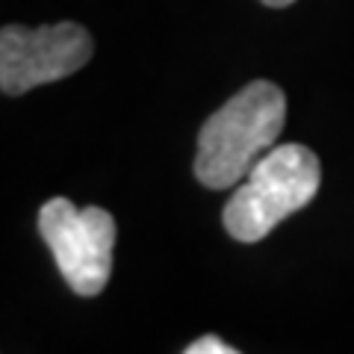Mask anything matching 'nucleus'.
<instances>
[{"instance_id":"obj_6","label":"nucleus","mask_w":354,"mask_h":354,"mask_svg":"<svg viewBox=\"0 0 354 354\" xmlns=\"http://www.w3.org/2000/svg\"><path fill=\"white\" fill-rule=\"evenodd\" d=\"M263 6H272V9H283V6H292L295 0H260Z\"/></svg>"},{"instance_id":"obj_5","label":"nucleus","mask_w":354,"mask_h":354,"mask_svg":"<svg viewBox=\"0 0 354 354\" xmlns=\"http://www.w3.org/2000/svg\"><path fill=\"white\" fill-rule=\"evenodd\" d=\"M183 354H239V351L230 348L225 339L207 334V337H198L195 342H189V348H186Z\"/></svg>"},{"instance_id":"obj_2","label":"nucleus","mask_w":354,"mask_h":354,"mask_svg":"<svg viewBox=\"0 0 354 354\" xmlns=\"http://www.w3.org/2000/svg\"><path fill=\"white\" fill-rule=\"evenodd\" d=\"M322 186V165L307 145H281L254 162L221 221L236 242H260L286 216L304 209Z\"/></svg>"},{"instance_id":"obj_4","label":"nucleus","mask_w":354,"mask_h":354,"mask_svg":"<svg viewBox=\"0 0 354 354\" xmlns=\"http://www.w3.org/2000/svg\"><path fill=\"white\" fill-rule=\"evenodd\" d=\"M92 36L74 21L50 27L9 24L0 32V88L18 97L44 83H57L92 59Z\"/></svg>"},{"instance_id":"obj_3","label":"nucleus","mask_w":354,"mask_h":354,"mask_svg":"<svg viewBox=\"0 0 354 354\" xmlns=\"http://www.w3.org/2000/svg\"><path fill=\"white\" fill-rule=\"evenodd\" d=\"M39 234L77 295L92 298L109 283L115 248L113 213L101 207L80 209L68 198H50L39 209Z\"/></svg>"},{"instance_id":"obj_1","label":"nucleus","mask_w":354,"mask_h":354,"mask_svg":"<svg viewBox=\"0 0 354 354\" xmlns=\"http://www.w3.org/2000/svg\"><path fill=\"white\" fill-rule=\"evenodd\" d=\"M286 121V95L269 80H254L225 101L198 133L195 177L207 189H230L274 148Z\"/></svg>"}]
</instances>
